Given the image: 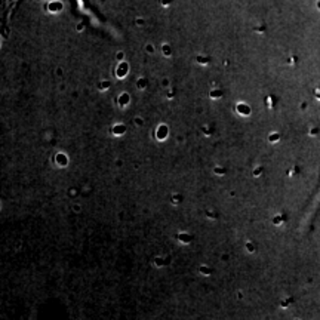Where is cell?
I'll use <instances>...</instances> for the list:
<instances>
[{
  "label": "cell",
  "instance_id": "cell-7",
  "mask_svg": "<svg viewBox=\"0 0 320 320\" xmlns=\"http://www.w3.org/2000/svg\"><path fill=\"white\" fill-rule=\"evenodd\" d=\"M178 240H179L181 243L188 244V243H191L193 236H191V234H188V233H179V234H178Z\"/></svg>",
  "mask_w": 320,
  "mask_h": 320
},
{
  "label": "cell",
  "instance_id": "cell-28",
  "mask_svg": "<svg viewBox=\"0 0 320 320\" xmlns=\"http://www.w3.org/2000/svg\"><path fill=\"white\" fill-rule=\"evenodd\" d=\"M206 215H208V217H212V218H217V215H213L212 212H206Z\"/></svg>",
  "mask_w": 320,
  "mask_h": 320
},
{
  "label": "cell",
  "instance_id": "cell-26",
  "mask_svg": "<svg viewBox=\"0 0 320 320\" xmlns=\"http://www.w3.org/2000/svg\"><path fill=\"white\" fill-rule=\"evenodd\" d=\"M73 209H74V212H80V205H74Z\"/></svg>",
  "mask_w": 320,
  "mask_h": 320
},
{
  "label": "cell",
  "instance_id": "cell-18",
  "mask_svg": "<svg viewBox=\"0 0 320 320\" xmlns=\"http://www.w3.org/2000/svg\"><path fill=\"white\" fill-rule=\"evenodd\" d=\"M68 194H70V197H76L77 194H79V190L77 188H70L68 190Z\"/></svg>",
  "mask_w": 320,
  "mask_h": 320
},
{
  "label": "cell",
  "instance_id": "cell-27",
  "mask_svg": "<svg viewBox=\"0 0 320 320\" xmlns=\"http://www.w3.org/2000/svg\"><path fill=\"white\" fill-rule=\"evenodd\" d=\"M270 139H271V141H276V139H277V135H276V134H273V135H271V138H270Z\"/></svg>",
  "mask_w": 320,
  "mask_h": 320
},
{
  "label": "cell",
  "instance_id": "cell-12",
  "mask_svg": "<svg viewBox=\"0 0 320 320\" xmlns=\"http://www.w3.org/2000/svg\"><path fill=\"white\" fill-rule=\"evenodd\" d=\"M162 52H163L165 57H170L172 55V48L169 46L168 43H165V45H162Z\"/></svg>",
  "mask_w": 320,
  "mask_h": 320
},
{
  "label": "cell",
  "instance_id": "cell-14",
  "mask_svg": "<svg viewBox=\"0 0 320 320\" xmlns=\"http://www.w3.org/2000/svg\"><path fill=\"white\" fill-rule=\"evenodd\" d=\"M170 202L174 203V205H179V203L182 202V196L181 194H174L172 199H170Z\"/></svg>",
  "mask_w": 320,
  "mask_h": 320
},
{
  "label": "cell",
  "instance_id": "cell-16",
  "mask_svg": "<svg viewBox=\"0 0 320 320\" xmlns=\"http://www.w3.org/2000/svg\"><path fill=\"white\" fill-rule=\"evenodd\" d=\"M213 172H215L217 175H221V177H222V175H225L227 169H225V168H222V166H217V168L213 169Z\"/></svg>",
  "mask_w": 320,
  "mask_h": 320
},
{
  "label": "cell",
  "instance_id": "cell-23",
  "mask_svg": "<svg viewBox=\"0 0 320 320\" xmlns=\"http://www.w3.org/2000/svg\"><path fill=\"white\" fill-rule=\"evenodd\" d=\"M261 170H262V168H256V169H253V175H256V177H258V175L261 174Z\"/></svg>",
  "mask_w": 320,
  "mask_h": 320
},
{
  "label": "cell",
  "instance_id": "cell-22",
  "mask_svg": "<svg viewBox=\"0 0 320 320\" xmlns=\"http://www.w3.org/2000/svg\"><path fill=\"white\" fill-rule=\"evenodd\" d=\"M117 59L119 61H123L125 59V53L123 52H117Z\"/></svg>",
  "mask_w": 320,
  "mask_h": 320
},
{
  "label": "cell",
  "instance_id": "cell-13",
  "mask_svg": "<svg viewBox=\"0 0 320 320\" xmlns=\"http://www.w3.org/2000/svg\"><path fill=\"white\" fill-rule=\"evenodd\" d=\"M154 265H156V267H165V265H166V261H165V260H163V258H160V256H157V258H154Z\"/></svg>",
  "mask_w": 320,
  "mask_h": 320
},
{
  "label": "cell",
  "instance_id": "cell-8",
  "mask_svg": "<svg viewBox=\"0 0 320 320\" xmlns=\"http://www.w3.org/2000/svg\"><path fill=\"white\" fill-rule=\"evenodd\" d=\"M136 88L141 89V91H145V89L148 88V80H147L145 77H139V79L136 80Z\"/></svg>",
  "mask_w": 320,
  "mask_h": 320
},
{
  "label": "cell",
  "instance_id": "cell-9",
  "mask_svg": "<svg viewBox=\"0 0 320 320\" xmlns=\"http://www.w3.org/2000/svg\"><path fill=\"white\" fill-rule=\"evenodd\" d=\"M48 9H49L51 12H59V10H62V3H61V2H51L49 6H48Z\"/></svg>",
  "mask_w": 320,
  "mask_h": 320
},
{
  "label": "cell",
  "instance_id": "cell-10",
  "mask_svg": "<svg viewBox=\"0 0 320 320\" xmlns=\"http://www.w3.org/2000/svg\"><path fill=\"white\" fill-rule=\"evenodd\" d=\"M209 96H211L212 100H218V98L222 96V91L218 89V88H213V89H211V92H209Z\"/></svg>",
  "mask_w": 320,
  "mask_h": 320
},
{
  "label": "cell",
  "instance_id": "cell-17",
  "mask_svg": "<svg viewBox=\"0 0 320 320\" xmlns=\"http://www.w3.org/2000/svg\"><path fill=\"white\" fill-rule=\"evenodd\" d=\"M196 61H197L199 64H202V65H208L211 59H209V58H205V57H197V58H196Z\"/></svg>",
  "mask_w": 320,
  "mask_h": 320
},
{
  "label": "cell",
  "instance_id": "cell-5",
  "mask_svg": "<svg viewBox=\"0 0 320 320\" xmlns=\"http://www.w3.org/2000/svg\"><path fill=\"white\" fill-rule=\"evenodd\" d=\"M236 111L240 114V116H249L251 114V107L244 102H239L236 105Z\"/></svg>",
  "mask_w": 320,
  "mask_h": 320
},
{
  "label": "cell",
  "instance_id": "cell-11",
  "mask_svg": "<svg viewBox=\"0 0 320 320\" xmlns=\"http://www.w3.org/2000/svg\"><path fill=\"white\" fill-rule=\"evenodd\" d=\"M110 86H111V83H110L108 80H102V82L98 83V89L102 91V92H105V91H108L110 89Z\"/></svg>",
  "mask_w": 320,
  "mask_h": 320
},
{
  "label": "cell",
  "instance_id": "cell-25",
  "mask_svg": "<svg viewBox=\"0 0 320 320\" xmlns=\"http://www.w3.org/2000/svg\"><path fill=\"white\" fill-rule=\"evenodd\" d=\"M174 96H175V92H174V91H169V92H168V98H174Z\"/></svg>",
  "mask_w": 320,
  "mask_h": 320
},
{
  "label": "cell",
  "instance_id": "cell-19",
  "mask_svg": "<svg viewBox=\"0 0 320 320\" xmlns=\"http://www.w3.org/2000/svg\"><path fill=\"white\" fill-rule=\"evenodd\" d=\"M134 123L136 125V126H142V125H144V122H142V119H141V117H135L134 119Z\"/></svg>",
  "mask_w": 320,
  "mask_h": 320
},
{
  "label": "cell",
  "instance_id": "cell-3",
  "mask_svg": "<svg viewBox=\"0 0 320 320\" xmlns=\"http://www.w3.org/2000/svg\"><path fill=\"white\" fill-rule=\"evenodd\" d=\"M55 163L58 165V166H61V168H65L68 165V156L65 154V153H57V156H55Z\"/></svg>",
  "mask_w": 320,
  "mask_h": 320
},
{
  "label": "cell",
  "instance_id": "cell-21",
  "mask_svg": "<svg viewBox=\"0 0 320 320\" xmlns=\"http://www.w3.org/2000/svg\"><path fill=\"white\" fill-rule=\"evenodd\" d=\"M145 51L148 52V53H153V52H154V48H153L151 45H147V46H145Z\"/></svg>",
  "mask_w": 320,
  "mask_h": 320
},
{
  "label": "cell",
  "instance_id": "cell-1",
  "mask_svg": "<svg viewBox=\"0 0 320 320\" xmlns=\"http://www.w3.org/2000/svg\"><path fill=\"white\" fill-rule=\"evenodd\" d=\"M154 136H156L157 141H165V139L169 136V127L166 126V125H163V123L159 125L157 129L154 131Z\"/></svg>",
  "mask_w": 320,
  "mask_h": 320
},
{
  "label": "cell",
  "instance_id": "cell-6",
  "mask_svg": "<svg viewBox=\"0 0 320 320\" xmlns=\"http://www.w3.org/2000/svg\"><path fill=\"white\" fill-rule=\"evenodd\" d=\"M125 132H126V126L122 125V123H117V125H114V126L111 127V134L114 135V136H120V135H123Z\"/></svg>",
  "mask_w": 320,
  "mask_h": 320
},
{
  "label": "cell",
  "instance_id": "cell-4",
  "mask_svg": "<svg viewBox=\"0 0 320 320\" xmlns=\"http://www.w3.org/2000/svg\"><path fill=\"white\" fill-rule=\"evenodd\" d=\"M129 102H131V95H129L127 92H123V93H120V95H119L117 104L122 107V108L127 107V105H129Z\"/></svg>",
  "mask_w": 320,
  "mask_h": 320
},
{
  "label": "cell",
  "instance_id": "cell-24",
  "mask_svg": "<svg viewBox=\"0 0 320 320\" xmlns=\"http://www.w3.org/2000/svg\"><path fill=\"white\" fill-rule=\"evenodd\" d=\"M170 2H172V0H162V5H163V6H169Z\"/></svg>",
  "mask_w": 320,
  "mask_h": 320
},
{
  "label": "cell",
  "instance_id": "cell-15",
  "mask_svg": "<svg viewBox=\"0 0 320 320\" xmlns=\"http://www.w3.org/2000/svg\"><path fill=\"white\" fill-rule=\"evenodd\" d=\"M200 273L205 274V276H208V274H212V273H213V270L209 268V267H206V265H202V267H200Z\"/></svg>",
  "mask_w": 320,
  "mask_h": 320
},
{
  "label": "cell",
  "instance_id": "cell-2",
  "mask_svg": "<svg viewBox=\"0 0 320 320\" xmlns=\"http://www.w3.org/2000/svg\"><path fill=\"white\" fill-rule=\"evenodd\" d=\"M127 73H129V64L126 61H120L117 68H116V76L119 79H125L127 76Z\"/></svg>",
  "mask_w": 320,
  "mask_h": 320
},
{
  "label": "cell",
  "instance_id": "cell-20",
  "mask_svg": "<svg viewBox=\"0 0 320 320\" xmlns=\"http://www.w3.org/2000/svg\"><path fill=\"white\" fill-rule=\"evenodd\" d=\"M246 249H248L249 252H253V251H255V248H253L252 242H248V243H246Z\"/></svg>",
  "mask_w": 320,
  "mask_h": 320
}]
</instances>
